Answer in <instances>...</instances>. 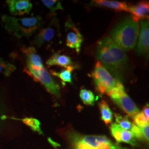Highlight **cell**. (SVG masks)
I'll list each match as a JSON object with an SVG mask.
<instances>
[{
	"mask_svg": "<svg viewBox=\"0 0 149 149\" xmlns=\"http://www.w3.org/2000/svg\"><path fill=\"white\" fill-rule=\"evenodd\" d=\"M96 57L115 79L120 81L127 67V55L110 37H104L98 42Z\"/></svg>",
	"mask_w": 149,
	"mask_h": 149,
	"instance_id": "cell-1",
	"label": "cell"
},
{
	"mask_svg": "<svg viewBox=\"0 0 149 149\" xmlns=\"http://www.w3.org/2000/svg\"><path fill=\"white\" fill-rule=\"evenodd\" d=\"M111 38L122 51H128L135 46L139 34V24L131 17L124 18L111 31Z\"/></svg>",
	"mask_w": 149,
	"mask_h": 149,
	"instance_id": "cell-2",
	"label": "cell"
},
{
	"mask_svg": "<svg viewBox=\"0 0 149 149\" xmlns=\"http://www.w3.org/2000/svg\"><path fill=\"white\" fill-rule=\"evenodd\" d=\"M40 16L16 18L7 15L2 16L3 26L8 32L18 38H29L42 26Z\"/></svg>",
	"mask_w": 149,
	"mask_h": 149,
	"instance_id": "cell-3",
	"label": "cell"
},
{
	"mask_svg": "<svg viewBox=\"0 0 149 149\" xmlns=\"http://www.w3.org/2000/svg\"><path fill=\"white\" fill-rule=\"evenodd\" d=\"M70 140L73 149H122L105 136L74 133L71 135Z\"/></svg>",
	"mask_w": 149,
	"mask_h": 149,
	"instance_id": "cell-4",
	"label": "cell"
},
{
	"mask_svg": "<svg viewBox=\"0 0 149 149\" xmlns=\"http://www.w3.org/2000/svg\"><path fill=\"white\" fill-rule=\"evenodd\" d=\"M107 94L128 116L133 117L139 112L134 102L125 92L124 86L121 81H119L116 86Z\"/></svg>",
	"mask_w": 149,
	"mask_h": 149,
	"instance_id": "cell-5",
	"label": "cell"
},
{
	"mask_svg": "<svg viewBox=\"0 0 149 149\" xmlns=\"http://www.w3.org/2000/svg\"><path fill=\"white\" fill-rule=\"evenodd\" d=\"M92 77L96 90L101 94H107L114 88L120 81L115 79L99 61H97L92 72Z\"/></svg>",
	"mask_w": 149,
	"mask_h": 149,
	"instance_id": "cell-6",
	"label": "cell"
},
{
	"mask_svg": "<svg viewBox=\"0 0 149 149\" xmlns=\"http://www.w3.org/2000/svg\"><path fill=\"white\" fill-rule=\"evenodd\" d=\"M25 71L29 75H31L35 81L42 84L50 93L57 97H60V86L54 80L51 74L44 67L37 68V67L27 64V68Z\"/></svg>",
	"mask_w": 149,
	"mask_h": 149,
	"instance_id": "cell-7",
	"label": "cell"
},
{
	"mask_svg": "<svg viewBox=\"0 0 149 149\" xmlns=\"http://www.w3.org/2000/svg\"><path fill=\"white\" fill-rule=\"evenodd\" d=\"M59 21L57 18H53L48 26L43 28L37 33L32 44L37 47L44 45L46 44L53 42L55 38L60 36Z\"/></svg>",
	"mask_w": 149,
	"mask_h": 149,
	"instance_id": "cell-8",
	"label": "cell"
},
{
	"mask_svg": "<svg viewBox=\"0 0 149 149\" xmlns=\"http://www.w3.org/2000/svg\"><path fill=\"white\" fill-rule=\"evenodd\" d=\"M65 30L66 46L68 48L75 50L77 53H79L84 39L79 29L76 27L75 24L72 22L70 17L67 19L65 24Z\"/></svg>",
	"mask_w": 149,
	"mask_h": 149,
	"instance_id": "cell-9",
	"label": "cell"
},
{
	"mask_svg": "<svg viewBox=\"0 0 149 149\" xmlns=\"http://www.w3.org/2000/svg\"><path fill=\"white\" fill-rule=\"evenodd\" d=\"M137 53L140 55H148L149 51V26L148 22L141 20Z\"/></svg>",
	"mask_w": 149,
	"mask_h": 149,
	"instance_id": "cell-10",
	"label": "cell"
},
{
	"mask_svg": "<svg viewBox=\"0 0 149 149\" xmlns=\"http://www.w3.org/2000/svg\"><path fill=\"white\" fill-rule=\"evenodd\" d=\"M110 129H111L112 135L117 142L126 143L133 146H135L136 144L135 137L130 130L122 129L116 123L112 124Z\"/></svg>",
	"mask_w": 149,
	"mask_h": 149,
	"instance_id": "cell-11",
	"label": "cell"
},
{
	"mask_svg": "<svg viewBox=\"0 0 149 149\" xmlns=\"http://www.w3.org/2000/svg\"><path fill=\"white\" fill-rule=\"evenodd\" d=\"M10 12L14 15H23L29 13L33 4L28 0H8L6 1Z\"/></svg>",
	"mask_w": 149,
	"mask_h": 149,
	"instance_id": "cell-12",
	"label": "cell"
},
{
	"mask_svg": "<svg viewBox=\"0 0 149 149\" xmlns=\"http://www.w3.org/2000/svg\"><path fill=\"white\" fill-rule=\"evenodd\" d=\"M131 17L134 21L138 22L139 19L148 18L149 4L148 1H142L133 6H130V11Z\"/></svg>",
	"mask_w": 149,
	"mask_h": 149,
	"instance_id": "cell-13",
	"label": "cell"
},
{
	"mask_svg": "<svg viewBox=\"0 0 149 149\" xmlns=\"http://www.w3.org/2000/svg\"><path fill=\"white\" fill-rule=\"evenodd\" d=\"M46 64L48 66H57L63 67V68H67V67L72 66L73 62L69 56L57 52L50 57V58L46 61Z\"/></svg>",
	"mask_w": 149,
	"mask_h": 149,
	"instance_id": "cell-14",
	"label": "cell"
},
{
	"mask_svg": "<svg viewBox=\"0 0 149 149\" xmlns=\"http://www.w3.org/2000/svg\"><path fill=\"white\" fill-rule=\"evenodd\" d=\"M92 2L100 7H104L114 10L115 11H125L129 12L130 6H128L125 2H121L113 0H95Z\"/></svg>",
	"mask_w": 149,
	"mask_h": 149,
	"instance_id": "cell-15",
	"label": "cell"
},
{
	"mask_svg": "<svg viewBox=\"0 0 149 149\" xmlns=\"http://www.w3.org/2000/svg\"><path fill=\"white\" fill-rule=\"evenodd\" d=\"M23 53L26 55L27 59V64L37 67L43 68V61L42 57L37 53L36 49L33 46L22 48Z\"/></svg>",
	"mask_w": 149,
	"mask_h": 149,
	"instance_id": "cell-16",
	"label": "cell"
},
{
	"mask_svg": "<svg viewBox=\"0 0 149 149\" xmlns=\"http://www.w3.org/2000/svg\"><path fill=\"white\" fill-rule=\"evenodd\" d=\"M75 67L74 66H70L66 68V69L62 70L60 72H56L51 70V74L59 78L62 81V84L65 85L66 83L72 84V72L73 71Z\"/></svg>",
	"mask_w": 149,
	"mask_h": 149,
	"instance_id": "cell-17",
	"label": "cell"
},
{
	"mask_svg": "<svg viewBox=\"0 0 149 149\" xmlns=\"http://www.w3.org/2000/svg\"><path fill=\"white\" fill-rule=\"evenodd\" d=\"M99 108H100V113H101L102 120L105 123V124H109L112 122L113 120V112L110 109L109 104L104 100L100 102L99 104Z\"/></svg>",
	"mask_w": 149,
	"mask_h": 149,
	"instance_id": "cell-18",
	"label": "cell"
},
{
	"mask_svg": "<svg viewBox=\"0 0 149 149\" xmlns=\"http://www.w3.org/2000/svg\"><path fill=\"white\" fill-rule=\"evenodd\" d=\"M79 97L84 104L88 106L94 105L97 100L94 93L91 91L87 90V89H81L80 91Z\"/></svg>",
	"mask_w": 149,
	"mask_h": 149,
	"instance_id": "cell-19",
	"label": "cell"
},
{
	"mask_svg": "<svg viewBox=\"0 0 149 149\" xmlns=\"http://www.w3.org/2000/svg\"><path fill=\"white\" fill-rule=\"evenodd\" d=\"M24 124L29 126L33 131L37 132L39 134H42V130L40 127V122L37 119L33 117H25L23 119H19Z\"/></svg>",
	"mask_w": 149,
	"mask_h": 149,
	"instance_id": "cell-20",
	"label": "cell"
},
{
	"mask_svg": "<svg viewBox=\"0 0 149 149\" xmlns=\"http://www.w3.org/2000/svg\"><path fill=\"white\" fill-rule=\"evenodd\" d=\"M16 69L15 65L0 58V73L3 74L6 77H8Z\"/></svg>",
	"mask_w": 149,
	"mask_h": 149,
	"instance_id": "cell-21",
	"label": "cell"
},
{
	"mask_svg": "<svg viewBox=\"0 0 149 149\" xmlns=\"http://www.w3.org/2000/svg\"><path fill=\"white\" fill-rule=\"evenodd\" d=\"M115 120H116V124L122 129L126 130H130L131 129L132 123L128 120L127 117H123L119 114H116Z\"/></svg>",
	"mask_w": 149,
	"mask_h": 149,
	"instance_id": "cell-22",
	"label": "cell"
},
{
	"mask_svg": "<svg viewBox=\"0 0 149 149\" xmlns=\"http://www.w3.org/2000/svg\"><path fill=\"white\" fill-rule=\"evenodd\" d=\"M42 2L46 8L49 9L51 13H54L58 10H64L61 3L56 0H42Z\"/></svg>",
	"mask_w": 149,
	"mask_h": 149,
	"instance_id": "cell-23",
	"label": "cell"
},
{
	"mask_svg": "<svg viewBox=\"0 0 149 149\" xmlns=\"http://www.w3.org/2000/svg\"><path fill=\"white\" fill-rule=\"evenodd\" d=\"M134 122L135 125L139 127H143L146 125H149V119L145 116L142 112H139L133 117Z\"/></svg>",
	"mask_w": 149,
	"mask_h": 149,
	"instance_id": "cell-24",
	"label": "cell"
},
{
	"mask_svg": "<svg viewBox=\"0 0 149 149\" xmlns=\"http://www.w3.org/2000/svg\"><path fill=\"white\" fill-rule=\"evenodd\" d=\"M130 130H131L132 133H133V135H134V137H135V138L136 137V138L141 139V140H143V139H143L142 134H141L140 128H139V126L135 125V124H132L131 129Z\"/></svg>",
	"mask_w": 149,
	"mask_h": 149,
	"instance_id": "cell-25",
	"label": "cell"
},
{
	"mask_svg": "<svg viewBox=\"0 0 149 149\" xmlns=\"http://www.w3.org/2000/svg\"><path fill=\"white\" fill-rule=\"evenodd\" d=\"M140 128L141 134H142V137L144 140L148 142L149 140V125H146L143 127H139Z\"/></svg>",
	"mask_w": 149,
	"mask_h": 149,
	"instance_id": "cell-26",
	"label": "cell"
},
{
	"mask_svg": "<svg viewBox=\"0 0 149 149\" xmlns=\"http://www.w3.org/2000/svg\"><path fill=\"white\" fill-rule=\"evenodd\" d=\"M3 111H4V104H3V102L0 99V120H3V118H6V117L3 114Z\"/></svg>",
	"mask_w": 149,
	"mask_h": 149,
	"instance_id": "cell-27",
	"label": "cell"
},
{
	"mask_svg": "<svg viewBox=\"0 0 149 149\" xmlns=\"http://www.w3.org/2000/svg\"><path fill=\"white\" fill-rule=\"evenodd\" d=\"M143 113H144L145 116H146L147 118L149 119V107H148V104H147L145 105V107H144V109L143 111H141Z\"/></svg>",
	"mask_w": 149,
	"mask_h": 149,
	"instance_id": "cell-28",
	"label": "cell"
}]
</instances>
